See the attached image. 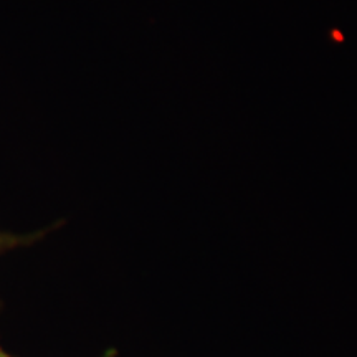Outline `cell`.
<instances>
[{"mask_svg":"<svg viewBox=\"0 0 357 357\" xmlns=\"http://www.w3.org/2000/svg\"><path fill=\"white\" fill-rule=\"evenodd\" d=\"M29 243V238L26 236H19V235H10V234H2L0 231V253L7 252V250L19 247V245Z\"/></svg>","mask_w":357,"mask_h":357,"instance_id":"1","label":"cell"},{"mask_svg":"<svg viewBox=\"0 0 357 357\" xmlns=\"http://www.w3.org/2000/svg\"><path fill=\"white\" fill-rule=\"evenodd\" d=\"M0 357H13V356L8 354V352H7L6 349H3L2 346H0Z\"/></svg>","mask_w":357,"mask_h":357,"instance_id":"2","label":"cell"}]
</instances>
